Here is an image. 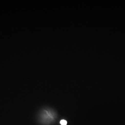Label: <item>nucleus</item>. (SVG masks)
Listing matches in <instances>:
<instances>
[{"instance_id": "f257e3e1", "label": "nucleus", "mask_w": 125, "mask_h": 125, "mask_svg": "<svg viewBox=\"0 0 125 125\" xmlns=\"http://www.w3.org/2000/svg\"><path fill=\"white\" fill-rule=\"evenodd\" d=\"M60 124L61 125H67V121L66 120H62L60 122Z\"/></svg>"}]
</instances>
